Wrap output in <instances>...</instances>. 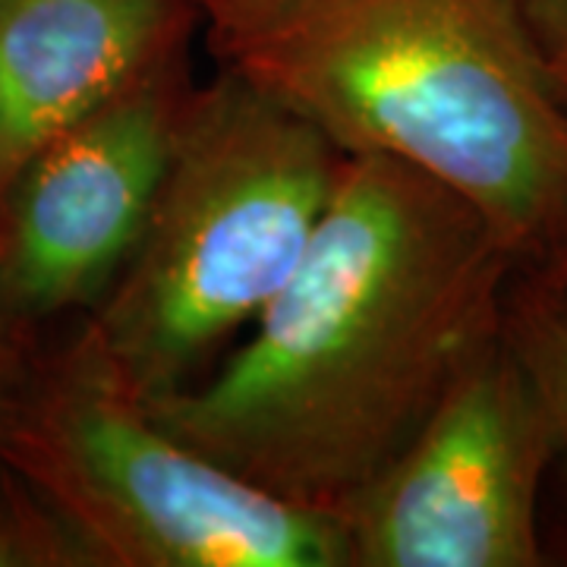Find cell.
<instances>
[{
    "label": "cell",
    "instance_id": "cell-1",
    "mask_svg": "<svg viewBox=\"0 0 567 567\" xmlns=\"http://www.w3.org/2000/svg\"><path fill=\"white\" fill-rule=\"evenodd\" d=\"M514 275L464 196L347 155L306 259L244 344L148 406L246 483L341 517L502 334Z\"/></svg>",
    "mask_w": 567,
    "mask_h": 567
},
{
    "label": "cell",
    "instance_id": "cell-3",
    "mask_svg": "<svg viewBox=\"0 0 567 567\" xmlns=\"http://www.w3.org/2000/svg\"><path fill=\"white\" fill-rule=\"evenodd\" d=\"M344 158L237 70L193 85L136 252L89 316L145 401L199 382L287 287Z\"/></svg>",
    "mask_w": 567,
    "mask_h": 567
},
{
    "label": "cell",
    "instance_id": "cell-6",
    "mask_svg": "<svg viewBox=\"0 0 567 567\" xmlns=\"http://www.w3.org/2000/svg\"><path fill=\"white\" fill-rule=\"evenodd\" d=\"M189 51L44 145L0 208V287L20 322L95 309L136 252L193 92Z\"/></svg>",
    "mask_w": 567,
    "mask_h": 567
},
{
    "label": "cell",
    "instance_id": "cell-11",
    "mask_svg": "<svg viewBox=\"0 0 567 567\" xmlns=\"http://www.w3.org/2000/svg\"><path fill=\"white\" fill-rule=\"evenodd\" d=\"M17 312L10 309L7 297H3V287H0V420L7 413V404L13 398V391L20 388L22 372H20V347H17V331H20Z\"/></svg>",
    "mask_w": 567,
    "mask_h": 567
},
{
    "label": "cell",
    "instance_id": "cell-10",
    "mask_svg": "<svg viewBox=\"0 0 567 567\" xmlns=\"http://www.w3.org/2000/svg\"><path fill=\"white\" fill-rule=\"evenodd\" d=\"M555 92L567 107V0H517Z\"/></svg>",
    "mask_w": 567,
    "mask_h": 567
},
{
    "label": "cell",
    "instance_id": "cell-12",
    "mask_svg": "<svg viewBox=\"0 0 567 567\" xmlns=\"http://www.w3.org/2000/svg\"><path fill=\"white\" fill-rule=\"evenodd\" d=\"M196 3H203V0H196Z\"/></svg>",
    "mask_w": 567,
    "mask_h": 567
},
{
    "label": "cell",
    "instance_id": "cell-4",
    "mask_svg": "<svg viewBox=\"0 0 567 567\" xmlns=\"http://www.w3.org/2000/svg\"><path fill=\"white\" fill-rule=\"evenodd\" d=\"M0 464L39 488L95 567H347L341 517L290 505L177 439L92 319L22 375Z\"/></svg>",
    "mask_w": 567,
    "mask_h": 567
},
{
    "label": "cell",
    "instance_id": "cell-2",
    "mask_svg": "<svg viewBox=\"0 0 567 567\" xmlns=\"http://www.w3.org/2000/svg\"><path fill=\"white\" fill-rule=\"evenodd\" d=\"M227 70L344 155H388L473 205L517 275L567 290V107L517 0H203Z\"/></svg>",
    "mask_w": 567,
    "mask_h": 567
},
{
    "label": "cell",
    "instance_id": "cell-13",
    "mask_svg": "<svg viewBox=\"0 0 567 567\" xmlns=\"http://www.w3.org/2000/svg\"><path fill=\"white\" fill-rule=\"evenodd\" d=\"M561 293H567V290H561Z\"/></svg>",
    "mask_w": 567,
    "mask_h": 567
},
{
    "label": "cell",
    "instance_id": "cell-8",
    "mask_svg": "<svg viewBox=\"0 0 567 567\" xmlns=\"http://www.w3.org/2000/svg\"><path fill=\"white\" fill-rule=\"evenodd\" d=\"M505 338L539 391L558 457L567 461V293L536 281L514 290L507 297Z\"/></svg>",
    "mask_w": 567,
    "mask_h": 567
},
{
    "label": "cell",
    "instance_id": "cell-7",
    "mask_svg": "<svg viewBox=\"0 0 567 567\" xmlns=\"http://www.w3.org/2000/svg\"><path fill=\"white\" fill-rule=\"evenodd\" d=\"M196 0H0V208L44 145L189 51Z\"/></svg>",
    "mask_w": 567,
    "mask_h": 567
},
{
    "label": "cell",
    "instance_id": "cell-9",
    "mask_svg": "<svg viewBox=\"0 0 567 567\" xmlns=\"http://www.w3.org/2000/svg\"><path fill=\"white\" fill-rule=\"evenodd\" d=\"M0 567H95L73 527L7 464H0Z\"/></svg>",
    "mask_w": 567,
    "mask_h": 567
},
{
    "label": "cell",
    "instance_id": "cell-5",
    "mask_svg": "<svg viewBox=\"0 0 567 567\" xmlns=\"http://www.w3.org/2000/svg\"><path fill=\"white\" fill-rule=\"evenodd\" d=\"M558 457L543 398L502 334L341 511L347 567H536L539 488Z\"/></svg>",
    "mask_w": 567,
    "mask_h": 567
}]
</instances>
